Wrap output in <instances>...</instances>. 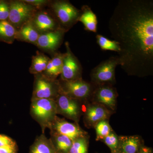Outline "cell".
Listing matches in <instances>:
<instances>
[{
    "label": "cell",
    "mask_w": 153,
    "mask_h": 153,
    "mask_svg": "<svg viewBox=\"0 0 153 153\" xmlns=\"http://www.w3.org/2000/svg\"><path fill=\"white\" fill-rule=\"evenodd\" d=\"M117 96L113 85L103 84L95 86L91 97L92 102L102 105L114 112L116 108Z\"/></svg>",
    "instance_id": "cell-10"
},
{
    "label": "cell",
    "mask_w": 153,
    "mask_h": 153,
    "mask_svg": "<svg viewBox=\"0 0 153 153\" xmlns=\"http://www.w3.org/2000/svg\"><path fill=\"white\" fill-rule=\"evenodd\" d=\"M60 91L73 99L86 102L92 95L95 86L81 79L59 80Z\"/></svg>",
    "instance_id": "cell-4"
},
{
    "label": "cell",
    "mask_w": 153,
    "mask_h": 153,
    "mask_svg": "<svg viewBox=\"0 0 153 153\" xmlns=\"http://www.w3.org/2000/svg\"><path fill=\"white\" fill-rule=\"evenodd\" d=\"M30 114L42 129V133L55 120L57 116V107L55 100L50 99H31Z\"/></svg>",
    "instance_id": "cell-2"
},
{
    "label": "cell",
    "mask_w": 153,
    "mask_h": 153,
    "mask_svg": "<svg viewBox=\"0 0 153 153\" xmlns=\"http://www.w3.org/2000/svg\"><path fill=\"white\" fill-rule=\"evenodd\" d=\"M60 92L59 80L50 79L42 73L36 74L31 99L44 98L55 100Z\"/></svg>",
    "instance_id": "cell-6"
},
{
    "label": "cell",
    "mask_w": 153,
    "mask_h": 153,
    "mask_svg": "<svg viewBox=\"0 0 153 153\" xmlns=\"http://www.w3.org/2000/svg\"><path fill=\"white\" fill-rule=\"evenodd\" d=\"M18 148L16 143L14 144L0 147V153H17Z\"/></svg>",
    "instance_id": "cell-28"
},
{
    "label": "cell",
    "mask_w": 153,
    "mask_h": 153,
    "mask_svg": "<svg viewBox=\"0 0 153 153\" xmlns=\"http://www.w3.org/2000/svg\"><path fill=\"white\" fill-rule=\"evenodd\" d=\"M32 23L38 32L44 33L60 29L55 19L45 12L37 14Z\"/></svg>",
    "instance_id": "cell-14"
},
{
    "label": "cell",
    "mask_w": 153,
    "mask_h": 153,
    "mask_svg": "<svg viewBox=\"0 0 153 153\" xmlns=\"http://www.w3.org/2000/svg\"><path fill=\"white\" fill-rule=\"evenodd\" d=\"M66 52L63 54V67L60 78L63 80H73L82 78V68L76 57L66 42Z\"/></svg>",
    "instance_id": "cell-9"
},
{
    "label": "cell",
    "mask_w": 153,
    "mask_h": 153,
    "mask_svg": "<svg viewBox=\"0 0 153 153\" xmlns=\"http://www.w3.org/2000/svg\"><path fill=\"white\" fill-rule=\"evenodd\" d=\"M111 153H122L120 151L118 150V151H117V152H114Z\"/></svg>",
    "instance_id": "cell-32"
},
{
    "label": "cell",
    "mask_w": 153,
    "mask_h": 153,
    "mask_svg": "<svg viewBox=\"0 0 153 153\" xmlns=\"http://www.w3.org/2000/svg\"><path fill=\"white\" fill-rule=\"evenodd\" d=\"M8 19L13 27H22L29 22L33 16L34 8L24 1H14L9 4Z\"/></svg>",
    "instance_id": "cell-8"
},
{
    "label": "cell",
    "mask_w": 153,
    "mask_h": 153,
    "mask_svg": "<svg viewBox=\"0 0 153 153\" xmlns=\"http://www.w3.org/2000/svg\"><path fill=\"white\" fill-rule=\"evenodd\" d=\"M102 142L104 143L109 148L111 153L114 152L119 150L120 146L119 136L113 130L107 136Z\"/></svg>",
    "instance_id": "cell-26"
},
{
    "label": "cell",
    "mask_w": 153,
    "mask_h": 153,
    "mask_svg": "<svg viewBox=\"0 0 153 153\" xmlns=\"http://www.w3.org/2000/svg\"><path fill=\"white\" fill-rule=\"evenodd\" d=\"M17 36L16 30L9 22L0 21V40L11 43Z\"/></svg>",
    "instance_id": "cell-20"
},
{
    "label": "cell",
    "mask_w": 153,
    "mask_h": 153,
    "mask_svg": "<svg viewBox=\"0 0 153 153\" xmlns=\"http://www.w3.org/2000/svg\"><path fill=\"white\" fill-rule=\"evenodd\" d=\"M57 114L74 121L78 123L82 114V102L69 97L60 91L55 99Z\"/></svg>",
    "instance_id": "cell-7"
},
{
    "label": "cell",
    "mask_w": 153,
    "mask_h": 153,
    "mask_svg": "<svg viewBox=\"0 0 153 153\" xmlns=\"http://www.w3.org/2000/svg\"><path fill=\"white\" fill-rule=\"evenodd\" d=\"M63 56V54H56L52 59H50L47 68L42 74L50 79H56L62 71Z\"/></svg>",
    "instance_id": "cell-19"
},
{
    "label": "cell",
    "mask_w": 153,
    "mask_h": 153,
    "mask_svg": "<svg viewBox=\"0 0 153 153\" xmlns=\"http://www.w3.org/2000/svg\"><path fill=\"white\" fill-rule=\"evenodd\" d=\"M120 65L117 56L110 57L102 61L91 72L90 76L92 84L94 86L110 84L115 82V68Z\"/></svg>",
    "instance_id": "cell-3"
},
{
    "label": "cell",
    "mask_w": 153,
    "mask_h": 153,
    "mask_svg": "<svg viewBox=\"0 0 153 153\" xmlns=\"http://www.w3.org/2000/svg\"><path fill=\"white\" fill-rule=\"evenodd\" d=\"M94 128L96 133V140L97 141H101L113 131L110 125L108 120L100 122L94 126Z\"/></svg>",
    "instance_id": "cell-25"
},
{
    "label": "cell",
    "mask_w": 153,
    "mask_h": 153,
    "mask_svg": "<svg viewBox=\"0 0 153 153\" xmlns=\"http://www.w3.org/2000/svg\"><path fill=\"white\" fill-rule=\"evenodd\" d=\"M97 43L100 49L104 51H112L120 53V47L117 42L111 41L101 35L96 36Z\"/></svg>",
    "instance_id": "cell-23"
},
{
    "label": "cell",
    "mask_w": 153,
    "mask_h": 153,
    "mask_svg": "<svg viewBox=\"0 0 153 153\" xmlns=\"http://www.w3.org/2000/svg\"><path fill=\"white\" fill-rule=\"evenodd\" d=\"M50 139L57 153H68L73 143L68 137L52 130Z\"/></svg>",
    "instance_id": "cell-17"
},
{
    "label": "cell",
    "mask_w": 153,
    "mask_h": 153,
    "mask_svg": "<svg viewBox=\"0 0 153 153\" xmlns=\"http://www.w3.org/2000/svg\"><path fill=\"white\" fill-rule=\"evenodd\" d=\"M50 59L44 54L38 53L33 57L30 69L31 74H37L43 73L50 61Z\"/></svg>",
    "instance_id": "cell-21"
},
{
    "label": "cell",
    "mask_w": 153,
    "mask_h": 153,
    "mask_svg": "<svg viewBox=\"0 0 153 153\" xmlns=\"http://www.w3.org/2000/svg\"><path fill=\"white\" fill-rule=\"evenodd\" d=\"M10 14V6L4 1L0 2V21H6L8 19Z\"/></svg>",
    "instance_id": "cell-27"
},
{
    "label": "cell",
    "mask_w": 153,
    "mask_h": 153,
    "mask_svg": "<svg viewBox=\"0 0 153 153\" xmlns=\"http://www.w3.org/2000/svg\"><path fill=\"white\" fill-rule=\"evenodd\" d=\"M109 30L120 47V66L128 75L153 73V1L120 0L110 19Z\"/></svg>",
    "instance_id": "cell-1"
},
{
    "label": "cell",
    "mask_w": 153,
    "mask_h": 153,
    "mask_svg": "<svg viewBox=\"0 0 153 153\" xmlns=\"http://www.w3.org/2000/svg\"><path fill=\"white\" fill-rule=\"evenodd\" d=\"M113 111L102 105L92 102L88 104L85 108L83 121L85 126L90 128L101 121L108 120Z\"/></svg>",
    "instance_id": "cell-11"
},
{
    "label": "cell",
    "mask_w": 153,
    "mask_h": 153,
    "mask_svg": "<svg viewBox=\"0 0 153 153\" xmlns=\"http://www.w3.org/2000/svg\"><path fill=\"white\" fill-rule=\"evenodd\" d=\"M21 39L29 43H36L39 35L32 23H27L22 27L19 32Z\"/></svg>",
    "instance_id": "cell-22"
},
{
    "label": "cell",
    "mask_w": 153,
    "mask_h": 153,
    "mask_svg": "<svg viewBox=\"0 0 153 153\" xmlns=\"http://www.w3.org/2000/svg\"><path fill=\"white\" fill-rule=\"evenodd\" d=\"M52 8L60 24V28L66 32L78 22L80 10L67 1H56Z\"/></svg>",
    "instance_id": "cell-5"
},
{
    "label": "cell",
    "mask_w": 153,
    "mask_h": 153,
    "mask_svg": "<svg viewBox=\"0 0 153 153\" xmlns=\"http://www.w3.org/2000/svg\"><path fill=\"white\" fill-rule=\"evenodd\" d=\"M0 2H1V1H0Z\"/></svg>",
    "instance_id": "cell-33"
},
{
    "label": "cell",
    "mask_w": 153,
    "mask_h": 153,
    "mask_svg": "<svg viewBox=\"0 0 153 153\" xmlns=\"http://www.w3.org/2000/svg\"><path fill=\"white\" fill-rule=\"evenodd\" d=\"M16 142L13 139L4 134H0V147L14 144Z\"/></svg>",
    "instance_id": "cell-29"
},
{
    "label": "cell",
    "mask_w": 153,
    "mask_h": 153,
    "mask_svg": "<svg viewBox=\"0 0 153 153\" xmlns=\"http://www.w3.org/2000/svg\"><path fill=\"white\" fill-rule=\"evenodd\" d=\"M137 153H153V150L152 148L148 147L143 145Z\"/></svg>",
    "instance_id": "cell-31"
},
{
    "label": "cell",
    "mask_w": 153,
    "mask_h": 153,
    "mask_svg": "<svg viewBox=\"0 0 153 153\" xmlns=\"http://www.w3.org/2000/svg\"><path fill=\"white\" fill-rule=\"evenodd\" d=\"M78 22H81L83 24L85 30L86 31L94 33L97 32L98 23L97 17L88 6H82L80 10Z\"/></svg>",
    "instance_id": "cell-16"
},
{
    "label": "cell",
    "mask_w": 153,
    "mask_h": 153,
    "mask_svg": "<svg viewBox=\"0 0 153 153\" xmlns=\"http://www.w3.org/2000/svg\"><path fill=\"white\" fill-rule=\"evenodd\" d=\"M48 128L50 130L64 135L73 141L88 136L87 133L81 128L78 123L68 122L64 119L60 118L57 116Z\"/></svg>",
    "instance_id": "cell-12"
},
{
    "label": "cell",
    "mask_w": 153,
    "mask_h": 153,
    "mask_svg": "<svg viewBox=\"0 0 153 153\" xmlns=\"http://www.w3.org/2000/svg\"><path fill=\"white\" fill-rule=\"evenodd\" d=\"M30 153H57L50 138L44 134L36 138L30 148Z\"/></svg>",
    "instance_id": "cell-18"
},
{
    "label": "cell",
    "mask_w": 153,
    "mask_h": 153,
    "mask_svg": "<svg viewBox=\"0 0 153 153\" xmlns=\"http://www.w3.org/2000/svg\"><path fill=\"white\" fill-rule=\"evenodd\" d=\"M29 4L32 6L40 7L47 4L48 1L45 0H25L23 1Z\"/></svg>",
    "instance_id": "cell-30"
},
{
    "label": "cell",
    "mask_w": 153,
    "mask_h": 153,
    "mask_svg": "<svg viewBox=\"0 0 153 153\" xmlns=\"http://www.w3.org/2000/svg\"><path fill=\"white\" fill-rule=\"evenodd\" d=\"M65 32L59 29L44 33L40 35L36 43L38 47L42 49L54 51L60 46Z\"/></svg>",
    "instance_id": "cell-13"
},
{
    "label": "cell",
    "mask_w": 153,
    "mask_h": 153,
    "mask_svg": "<svg viewBox=\"0 0 153 153\" xmlns=\"http://www.w3.org/2000/svg\"><path fill=\"white\" fill-rule=\"evenodd\" d=\"M119 139V150L122 153H137L140 148L144 144L139 136H121Z\"/></svg>",
    "instance_id": "cell-15"
},
{
    "label": "cell",
    "mask_w": 153,
    "mask_h": 153,
    "mask_svg": "<svg viewBox=\"0 0 153 153\" xmlns=\"http://www.w3.org/2000/svg\"><path fill=\"white\" fill-rule=\"evenodd\" d=\"M88 136L74 140L68 153H88Z\"/></svg>",
    "instance_id": "cell-24"
}]
</instances>
